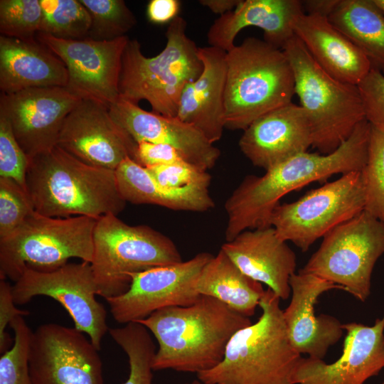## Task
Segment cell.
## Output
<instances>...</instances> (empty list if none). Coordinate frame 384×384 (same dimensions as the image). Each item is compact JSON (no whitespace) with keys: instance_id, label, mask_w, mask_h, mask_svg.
<instances>
[{"instance_id":"obj_17","label":"cell","mask_w":384,"mask_h":384,"mask_svg":"<svg viewBox=\"0 0 384 384\" xmlns=\"http://www.w3.org/2000/svg\"><path fill=\"white\" fill-rule=\"evenodd\" d=\"M57 146L88 165L114 171L124 159L134 161L137 143L107 107L81 100L65 119Z\"/></svg>"},{"instance_id":"obj_27","label":"cell","mask_w":384,"mask_h":384,"mask_svg":"<svg viewBox=\"0 0 384 384\" xmlns=\"http://www.w3.org/2000/svg\"><path fill=\"white\" fill-rule=\"evenodd\" d=\"M114 174L118 190L126 202L194 212L206 211L215 206L208 188H166L159 184L145 167L129 157L119 164Z\"/></svg>"},{"instance_id":"obj_19","label":"cell","mask_w":384,"mask_h":384,"mask_svg":"<svg viewBox=\"0 0 384 384\" xmlns=\"http://www.w3.org/2000/svg\"><path fill=\"white\" fill-rule=\"evenodd\" d=\"M115 121L137 143L144 141L174 147L188 163L206 171L212 169L220 151L195 127L177 117L148 112L119 97L109 107Z\"/></svg>"},{"instance_id":"obj_44","label":"cell","mask_w":384,"mask_h":384,"mask_svg":"<svg viewBox=\"0 0 384 384\" xmlns=\"http://www.w3.org/2000/svg\"><path fill=\"white\" fill-rule=\"evenodd\" d=\"M240 0H201L199 3L220 16L233 11Z\"/></svg>"},{"instance_id":"obj_14","label":"cell","mask_w":384,"mask_h":384,"mask_svg":"<svg viewBox=\"0 0 384 384\" xmlns=\"http://www.w3.org/2000/svg\"><path fill=\"white\" fill-rule=\"evenodd\" d=\"M36 37L65 63L68 72L66 88L70 92L108 109L119 98L127 36L111 41L65 40L43 33Z\"/></svg>"},{"instance_id":"obj_16","label":"cell","mask_w":384,"mask_h":384,"mask_svg":"<svg viewBox=\"0 0 384 384\" xmlns=\"http://www.w3.org/2000/svg\"><path fill=\"white\" fill-rule=\"evenodd\" d=\"M81 99L66 87H33L1 93L0 115L9 122L28 159L50 150L65 119Z\"/></svg>"},{"instance_id":"obj_24","label":"cell","mask_w":384,"mask_h":384,"mask_svg":"<svg viewBox=\"0 0 384 384\" xmlns=\"http://www.w3.org/2000/svg\"><path fill=\"white\" fill-rule=\"evenodd\" d=\"M304 14L299 0H240L232 11L220 16L207 32L209 46L231 50L240 31L249 26L261 28L264 41L282 49L294 36L293 23Z\"/></svg>"},{"instance_id":"obj_6","label":"cell","mask_w":384,"mask_h":384,"mask_svg":"<svg viewBox=\"0 0 384 384\" xmlns=\"http://www.w3.org/2000/svg\"><path fill=\"white\" fill-rule=\"evenodd\" d=\"M186 21L169 23L164 48L148 58L137 39H129L122 55L119 97L138 105L147 101L152 112L176 117L181 92L203 70L198 47L186 34Z\"/></svg>"},{"instance_id":"obj_7","label":"cell","mask_w":384,"mask_h":384,"mask_svg":"<svg viewBox=\"0 0 384 384\" xmlns=\"http://www.w3.org/2000/svg\"><path fill=\"white\" fill-rule=\"evenodd\" d=\"M282 50L292 66L295 94L309 122L311 146L323 154H330L366 119L358 87L327 73L296 36Z\"/></svg>"},{"instance_id":"obj_38","label":"cell","mask_w":384,"mask_h":384,"mask_svg":"<svg viewBox=\"0 0 384 384\" xmlns=\"http://www.w3.org/2000/svg\"><path fill=\"white\" fill-rule=\"evenodd\" d=\"M156 182L169 189L208 188L210 174L186 161L146 168Z\"/></svg>"},{"instance_id":"obj_42","label":"cell","mask_w":384,"mask_h":384,"mask_svg":"<svg viewBox=\"0 0 384 384\" xmlns=\"http://www.w3.org/2000/svg\"><path fill=\"white\" fill-rule=\"evenodd\" d=\"M180 8L178 0H151L147 5L146 15L154 23H171L178 16Z\"/></svg>"},{"instance_id":"obj_11","label":"cell","mask_w":384,"mask_h":384,"mask_svg":"<svg viewBox=\"0 0 384 384\" xmlns=\"http://www.w3.org/2000/svg\"><path fill=\"white\" fill-rule=\"evenodd\" d=\"M365 203L362 172L351 171L296 201L279 203L270 223L279 238L305 252L316 240L363 211Z\"/></svg>"},{"instance_id":"obj_37","label":"cell","mask_w":384,"mask_h":384,"mask_svg":"<svg viewBox=\"0 0 384 384\" xmlns=\"http://www.w3.org/2000/svg\"><path fill=\"white\" fill-rule=\"evenodd\" d=\"M29 159L16 141L9 121L0 115V177L16 181L27 190Z\"/></svg>"},{"instance_id":"obj_22","label":"cell","mask_w":384,"mask_h":384,"mask_svg":"<svg viewBox=\"0 0 384 384\" xmlns=\"http://www.w3.org/2000/svg\"><path fill=\"white\" fill-rule=\"evenodd\" d=\"M220 249L246 276L267 285L280 299L289 298L297 257L272 226L246 230Z\"/></svg>"},{"instance_id":"obj_18","label":"cell","mask_w":384,"mask_h":384,"mask_svg":"<svg viewBox=\"0 0 384 384\" xmlns=\"http://www.w3.org/2000/svg\"><path fill=\"white\" fill-rule=\"evenodd\" d=\"M346 334L341 356L334 363L302 358L295 384H364L384 368V314L373 326L343 324Z\"/></svg>"},{"instance_id":"obj_3","label":"cell","mask_w":384,"mask_h":384,"mask_svg":"<svg viewBox=\"0 0 384 384\" xmlns=\"http://www.w3.org/2000/svg\"><path fill=\"white\" fill-rule=\"evenodd\" d=\"M26 184L35 210L52 218L119 214L125 207L114 170L95 167L58 146L29 159Z\"/></svg>"},{"instance_id":"obj_21","label":"cell","mask_w":384,"mask_h":384,"mask_svg":"<svg viewBox=\"0 0 384 384\" xmlns=\"http://www.w3.org/2000/svg\"><path fill=\"white\" fill-rule=\"evenodd\" d=\"M239 141L242 154L265 170L312 145L309 122L301 105L290 102L252 122Z\"/></svg>"},{"instance_id":"obj_9","label":"cell","mask_w":384,"mask_h":384,"mask_svg":"<svg viewBox=\"0 0 384 384\" xmlns=\"http://www.w3.org/2000/svg\"><path fill=\"white\" fill-rule=\"evenodd\" d=\"M90 263L104 299L119 296L131 284L130 274L182 262L174 242L147 225H129L107 214L97 220Z\"/></svg>"},{"instance_id":"obj_47","label":"cell","mask_w":384,"mask_h":384,"mask_svg":"<svg viewBox=\"0 0 384 384\" xmlns=\"http://www.w3.org/2000/svg\"><path fill=\"white\" fill-rule=\"evenodd\" d=\"M384 74V67L380 70Z\"/></svg>"},{"instance_id":"obj_30","label":"cell","mask_w":384,"mask_h":384,"mask_svg":"<svg viewBox=\"0 0 384 384\" xmlns=\"http://www.w3.org/2000/svg\"><path fill=\"white\" fill-rule=\"evenodd\" d=\"M108 331L127 356L129 373L122 384H152L156 349L149 331L139 323L130 322Z\"/></svg>"},{"instance_id":"obj_8","label":"cell","mask_w":384,"mask_h":384,"mask_svg":"<svg viewBox=\"0 0 384 384\" xmlns=\"http://www.w3.org/2000/svg\"><path fill=\"white\" fill-rule=\"evenodd\" d=\"M96 218H52L35 211L0 239V279L14 282L26 268L51 272L75 257L91 263Z\"/></svg>"},{"instance_id":"obj_41","label":"cell","mask_w":384,"mask_h":384,"mask_svg":"<svg viewBox=\"0 0 384 384\" xmlns=\"http://www.w3.org/2000/svg\"><path fill=\"white\" fill-rule=\"evenodd\" d=\"M13 298L12 286L5 279L0 281V352L4 353L9 348L12 340L5 331L7 325L17 316L29 314L27 310L19 309L15 306Z\"/></svg>"},{"instance_id":"obj_34","label":"cell","mask_w":384,"mask_h":384,"mask_svg":"<svg viewBox=\"0 0 384 384\" xmlns=\"http://www.w3.org/2000/svg\"><path fill=\"white\" fill-rule=\"evenodd\" d=\"M9 326L14 334V342L0 357V384H33L29 371L33 331L23 316H16Z\"/></svg>"},{"instance_id":"obj_45","label":"cell","mask_w":384,"mask_h":384,"mask_svg":"<svg viewBox=\"0 0 384 384\" xmlns=\"http://www.w3.org/2000/svg\"><path fill=\"white\" fill-rule=\"evenodd\" d=\"M375 6L384 15V0H373Z\"/></svg>"},{"instance_id":"obj_40","label":"cell","mask_w":384,"mask_h":384,"mask_svg":"<svg viewBox=\"0 0 384 384\" xmlns=\"http://www.w3.org/2000/svg\"><path fill=\"white\" fill-rule=\"evenodd\" d=\"M134 161L145 168L186 161L174 147L144 141L137 142Z\"/></svg>"},{"instance_id":"obj_36","label":"cell","mask_w":384,"mask_h":384,"mask_svg":"<svg viewBox=\"0 0 384 384\" xmlns=\"http://www.w3.org/2000/svg\"><path fill=\"white\" fill-rule=\"evenodd\" d=\"M35 211L27 190L11 178L0 177V239L11 234Z\"/></svg>"},{"instance_id":"obj_46","label":"cell","mask_w":384,"mask_h":384,"mask_svg":"<svg viewBox=\"0 0 384 384\" xmlns=\"http://www.w3.org/2000/svg\"><path fill=\"white\" fill-rule=\"evenodd\" d=\"M186 384H216V383H204V382H202L199 380H195L191 383H186Z\"/></svg>"},{"instance_id":"obj_35","label":"cell","mask_w":384,"mask_h":384,"mask_svg":"<svg viewBox=\"0 0 384 384\" xmlns=\"http://www.w3.org/2000/svg\"><path fill=\"white\" fill-rule=\"evenodd\" d=\"M43 11L40 0H1V36L21 40L34 39L40 31Z\"/></svg>"},{"instance_id":"obj_33","label":"cell","mask_w":384,"mask_h":384,"mask_svg":"<svg viewBox=\"0 0 384 384\" xmlns=\"http://www.w3.org/2000/svg\"><path fill=\"white\" fill-rule=\"evenodd\" d=\"M361 172L366 190L364 210L384 223V131L372 125L367 161Z\"/></svg>"},{"instance_id":"obj_48","label":"cell","mask_w":384,"mask_h":384,"mask_svg":"<svg viewBox=\"0 0 384 384\" xmlns=\"http://www.w3.org/2000/svg\"><path fill=\"white\" fill-rule=\"evenodd\" d=\"M380 384H384V380H383V382Z\"/></svg>"},{"instance_id":"obj_39","label":"cell","mask_w":384,"mask_h":384,"mask_svg":"<svg viewBox=\"0 0 384 384\" xmlns=\"http://www.w3.org/2000/svg\"><path fill=\"white\" fill-rule=\"evenodd\" d=\"M358 87L366 119L373 127L384 131V74L372 67Z\"/></svg>"},{"instance_id":"obj_31","label":"cell","mask_w":384,"mask_h":384,"mask_svg":"<svg viewBox=\"0 0 384 384\" xmlns=\"http://www.w3.org/2000/svg\"><path fill=\"white\" fill-rule=\"evenodd\" d=\"M43 20L38 33L65 40L87 38L91 17L80 0H40Z\"/></svg>"},{"instance_id":"obj_32","label":"cell","mask_w":384,"mask_h":384,"mask_svg":"<svg viewBox=\"0 0 384 384\" xmlns=\"http://www.w3.org/2000/svg\"><path fill=\"white\" fill-rule=\"evenodd\" d=\"M91 17L87 38L111 41L124 36L137 18L123 0H80Z\"/></svg>"},{"instance_id":"obj_10","label":"cell","mask_w":384,"mask_h":384,"mask_svg":"<svg viewBox=\"0 0 384 384\" xmlns=\"http://www.w3.org/2000/svg\"><path fill=\"white\" fill-rule=\"evenodd\" d=\"M384 254V223L363 210L326 235L299 272L321 277L364 302L371 275Z\"/></svg>"},{"instance_id":"obj_43","label":"cell","mask_w":384,"mask_h":384,"mask_svg":"<svg viewBox=\"0 0 384 384\" xmlns=\"http://www.w3.org/2000/svg\"><path fill=\"white\" fill-rule=\"evenodd\" d=\"M306 14L328 16L335 10L340 0H307L302 1Z\"/></svg>"},{"instance_id":"obj_23","label":"cell","mask_w":384,"mask_h":384,"mask_svg":"<svg viewBox=\"0 0 384 384\" xmlns=\"http://www.w3.org/2000/svg\"><path fill=\"white\" fill-rule=\"evenodd\" d=\"M203 64L199 77L183 88L176 117L198 129L211 143L219 141L225 127L226 52L198 47Z\"/></svg>"},{"instance_id":"obj_25","label":"cell","mask_w":384,"mask_h":384,"mask_svg":"<svg viewBox=\"0 0 384 384\" xmlns=\"http://www.w3.org/2000/svg\"><path fill=\"white\" fill-rule=\"evenodd\" d=\"M293 30L319 66L341 82L358 85L373 67L365 53L326 16L304 13L294 20Z\"/></svg>"},{"instance_id":"obj_13","label":"cell","mask_w":384,"mask_h":384,"mask_svg":"<svg viewBox=\"0 0 384 384\" xmlns=\"http://www.w3.org/2000/svg\"><path fill=\"white\" fill-rule=\"evenodd\" d=\"M213 256L201 252L187 261L131 274L127 292L105 299L113 319L127 324L146 319L164 308L194 304L201 296L196 289L197 280Z\"/></svg>"},{"instance_id":"obj_4","label":"cell","mask_w":384,"mask_h":384,"mask_svg":"<svg viewBox=\"0 0 384 384\" xmlns=\"http://www.w3.org/2000/svg\"><path fill=\"white\" fill-rule=\"evenodd\" d=\"M280 299L265 291L258 320L230 339L223 358L197 379L216 384H295L301 354L292 346L280 308Z\"/></svg>"},{"instance_id":"obj_5","label":"cell","mask_w":384,"mask_h":384,"mask_svg":"<svg viewBox=\"0 0 384 384\" xmlns=\"http://www.w3.org/2000/svg\"><path fill=\"white\" fill-rule=\"evenodd\" d=\"M225 127L245 130L263 114L292 102L290 63L282 49L248 37L226 52Z\"/></svg>"},{"instance_id":"obj_29","label":"cell","mask_w":384,"mask_h":384,"mask_svg":"<svg viewBox=\"0 0 384 384\" xmlns=\"http://www.w3.org/2000/svg\"><path fill=\"white\" fill-rule=\"evenodd\" d=\"M329 21L370 60L384 67V15L373 0H340Z\"/></svg>"},{"instance_id":"obj_26","label":"cell","mask_w":384,"mask_h":384,"mask_svg":"<svg viewBox=\"0 0 384 384\" xmlns=\"http://www.w3.org/2000/svg\"><path fill=\"white\" fill-rule=\"evenodd\" d=\"M68 82V72L65 63L37 39L0 36L1 93L33 87H66Z\"/></svg>"},{"instance_id":"obj_1","label":"cell","mask_w":384,"mask_h":384,"mask_svg":"<svg viewBox=\"0 0 384 384\" xmlns=\"http://www.w3.org/2000/svg\"><path fill=\"white\" fill-rule=\"evenodd\" d=\"M370 130L371 124L364 119L330 154L304 151L266 170L262 176H247L225 203V240L246 230L271 226L272 213L286 194L336 174L361 171L367 161Z\"/></svg>"},{"instance_id":"obj_28","label":"cell","mask_w":384,"mask_h":384,"mask_svg":"<svg viewBox=\"0 0 384 384\" xmlns=\"http://www.w3.org/2000/svg\"><path fill=\"white\" fill-rule=\"evenodd\" d=\"M200 295L213 297L247 317L255 314L265 290L243 274L220 249L206 264L197 280Z\"/></svg>"},{"instance_id":"obj_20","label":"cell","mask_w":384,"mask_h":384,"mask_svg":"<svg viewBox=\"0 0 384 384\" xmlns=\"http://www.w3.org/2000/svg\"><path fill=\"white\" fill-rule=\"evenodd\" d=\"M292 298L283 311L289 341L299 354L323 359L343 334V324L326 314L316 316L315 305L324 292L343 288L317 276L294 273L289 279Z\"/></svg>"},{"instance_id":"obj_12","label":"cell","mask_w":384,"mask_h":384,"mask_svg":"<svg viewBox=\"0 0 384 384\" xmlns=\"http://www.w3.org/2000/svg\"><path fill=\"white\" fill-rule=\"evenodd\" d=\"M16 304H24L36 296L59 302L69 314L75 328L87 335L100 351L109 331L107 311L96 299L97 288L90 262L67 263L51 272L26 268L12 286Z\"/></svg>"},{"instance_id":"obj_2","label":"cell","mask_w":384,"mask_h":384,"mask_svg":"<svg viewBox=\"0 0 384 384\" xmlns=\"http://www.w3.org/2000/svg\"><path fill=\"white\" fill-rule=\"evenodd\" d=\"M137 323L157 341L154 370L196 375L216 366L234 334L252 324L249 317L203 295L191 305L164 308Z\"/></svg>"},{"instance_id":"obj_15","label":"cell","mask_w":384,"mask_h":384,"mask_svg":"<svg viewBox=\"0 0 384 384\" xmlns=\"http://www.w3.org/2000/svg\"><path fill=\"white\" fill-rule=\"evenodd\" d=\"M84 333L58 324L33 331L29 371L33 384H103L102 365Z\"/></svg>"}]
</instances>
